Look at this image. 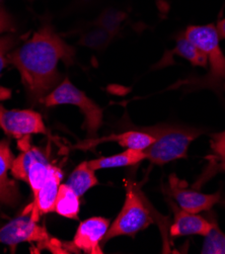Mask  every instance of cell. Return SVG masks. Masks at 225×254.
Returning <instances> with one entry per match:
<instances>
[{"label":"cell","instance_id":"obj_17","mask_svg":"<svg viewBox=\"0 0 225 254\" xmlns=\"http://www.w3.org/2000/svg\"><path fill=\"white\" fill-rule=\"evenodd\" d=\"M79 209V196L66 184L60 185L57 198L55 201L54 213H57L58 215L68 219L78 220Z\"/></svg>","mask_w":225,"mask_h":254},{"label":"cell","instance_id":"obj_5","mask_svg":"<svg viewBox=\"0 0 225 254\" xmlns=\"http://www.w3.org/2000/svg\"><path fill=\"white\" fill-rule=\"evenodd\" d=\"M26 242L38 243L39 248L52 253H67L64 242L52 237L31 214L24 212L0 228V244L8 246L13 252L18 244Z\"/></svg>","mask_w":225,"mask_h":254},{"label":"cell","instance_id":"obj_13","mask_svg":"<svg viewBox=\"0 0 225 254\" xmlns=\"http://www.w3.org/2000/svg\"><path fill=\"white\" fill-rule=\"evenodd\" d=\"M173 209V224L171 225L169 233L172 237H182L190 235L206 236L212 223L205 218L187 212L181 208L172 207Z\"/></svg>","mask_w":225,"mask_h":254},{"label":"cell","instance_id":"obj_9","mask_svg":"<svg viewBox=\"0 0 225 254\" xmlns=\"http://www.w3.org/2000/svg\"><path fill=\"white\" fill-rule=\"evenodd\" d=\"M110 228V220L102 217H92L82 221L71 242H64L67 253L84 252L88 254L104 253L101 242Z\"/></svg>","mask_w":225,"mask_h":254},{"label":"cell","instance_id":"obj_28","mask_svg":"<svg viewBox=\"0 0 225 254\" xmlns=\"http://www.w3.org/2000/svg\"><path fill=\"white\" fill-rule=\"evenodd\" d=\"M0 1H2V0H0Z\"/></svg>","mask_w":225,"mask_h":254},{"label":"cell","instance_id":"obj_7","mask_svg":"<svg viewBox=\"0 0 225 254\" xmlns=\"http://www.w3.org/2000/svg\"><path fill=\"white\" fill-rule=\"evenodd\" d=\"M30 137L18 139L20 154L14 158L10 171L14 179L26 182L30 186L34 197L44 185L52 163L43 150L32 145Z\"/></svg>","mask_w":225,"mask_h":254},{"label":"cell","instance_id":"obj_20","mask_svg":"<svg viewBox=\"0 0 225 254\" xmlns=\"http://www.w3.org/2000/svg\"><path fill=\"white\" fill-rule=\"evenodd\" d=\"M126 18L127 14L124 11L111 7L101 12V14L96 17L94 24L107 30L113 36H117L119 35L122 24Z\"/></svg>","mask_w":225,"mask_h":254},{"label":"cell","instance_id":"obj_19","mask_svg":"<svg viewBox=\"0 0 225 254\" xmlns=\"http://www.w3.org/2000/svg\"><path fill=\"white\" fill-rule=\"evenodd\" d=\"M115 36H113L107 30L94 24L90 29L83 32L78 44L95 51H102L112 43Z\"/></svg>","mask_w":225,"mask_h":254},{"label":"cell","instance_id":"obj_24","mask_svg":"<svg viewBox=\"0 0 225 254\" xmlns=\"http://www.w3.org/2000/svg\"><path fill=\"white\" fill-rule=\"evenodd\" d=\"M13 28L14 23L12 17L3 7L0 6V34L9 32Z\"/></svg>","mask_w":225,"mask_h":254},{"label":"cell","instance_id":"obj_2","mask_svg":"<svg viewBox=\"0 0 225 254\" xmlns=\"http://www.w3.org/2000/svg\"><path fill=\"white\" fill-rule=\"evenodd\" d=\"M155 140L144 150L146 159L154 165H164L168 162L187 158L190 144L201 132L180 126L158 125L144 129Z\"/></svg>","mask_w":225,"mask_h":254},{"label":"cell","instance_id":"obj_3","mask_svg":"<svg viewBox=\"0 0 225 254\" xmlns=\"http://www.w3.org/2000/svg\"><path fill=\"white\" fill-rule=\"evenodd\" d=\"M184 35L206 54L210 71L201 79L183 82L182 84H190L196 88H209L220 92L222 82L225 80V56L220 48L216 28L213 24L190 25Z\"/></svg>","mask_w":225,"mask_h":254},{"label":"cell","instance_id":"obj_21","mask_svg":"<svg viewBox=\"0 0 225 254\" xmlns=\"http://www.w3.org/2000/svg\"><path fill=\"white\" fill-rule=\"evenodd\" d=\"M212 226L209 233L205 236L204 245L201 250L202 254H225V234L220 230V228L212 219Z\"/></svg>","mask_w":225,"mask_h":254},{"label":"cell","instance_id":"obj_6","mask_svg":"<svg viewBox=\"0 0 225 254\" xmlns=\"http://www.w3.org/2000/svg\"><path fill=\"white\" fill-rule=\"evenodd\" d=\"M47 108L61 105L77 107L84 116V127L88 138H94L104 120V110L89 98L82 90L77 88L68 78H64L43 100Z\"/></svg>","mask_w":225,"mask_h":254},{"label":"cell","instance_id":"obj_14","mask_svg":"<svg viewBox=\"0 0 225 254\" xmlns=\"http://www.w3.org/2000/svg\"><path fill=\"white\" fill-rule=\"evenodd\" d=\"M13 160L9 140L0 141V204L7 206L15 205L19 198L16 183L8 177Z\"/></svg>","mask_w":225,"mask_h":254},{"label":"cell","instance_id":"obj_12","mask_svg":"<svg viewBox=\"0 0 225 254\" xmlns=\"http://www.w3.org/2000/svg\"><path fill=\"white\" fill-rule=\"evenodd\" d=\"M155 138L146 131L140 130H130L121 134H112L110 136H106L99 139L88 138L77 145L74 146V149L79 150H89L98 144L107 143V142H116L120 146L126 149H135L144 151L150 145L154 142Z\"/></svg>","mask_w":225,"mask_h":254},{"label":"cell","instance_id":"obj_25","mask_svg":"<svg viewBox=\"0 0 225 254\" xmlns=\"http://www.w3.org/2000/svg\"><path fill=\"white\" fill-rule=\"evenodd\" d=\"M216 32H217L219 40L225 39V18H222L217 22Z\"/></svg>","mask_w":225,"mask_h":254},{"label":"cell","instance_id":"obj_16","mask_svg":"<svg viewBox=\"0 0 225 254\" xmlns=\"http://www.w3.org/2000/svg\"><path fill=\"white\" fill-rule=\"evenodd\" d=\"M66 185L72 189L79 197H81L87 190L98 185V180L94 170L88 166L87 161H84L72 171Z\"/></svg>","mask_w":225,"mask_h":254},{"label":"cell","instance_id":"obj_23","mask_svg":"<svg viewBox=\"0 0 225 254\" xmlns=\"http://www.w3.org/2000/svg\"><path fill=\"white\" fill-rule=\"evenodd\" d=\"M212 149L215 152L216 157L225 160V130L212 136Z\"/></svg>","mask_w":225,"mask_h":254},{"label":"cell","instance_id":"obj_10","mask_svg":"<svg viewBox=\"0 0 225 254\" xmlns=\"http://www.w3.org/2000/svg\"><path fill=\"white\" fill-rule=\"evenodd\" d=\"M168 190L170 195L178 202L179 207L193 214L210 211L212 207L220 200L219 192L207 194L194 190H189L185 187V183H182L174 174L169 176Z\"/></svg>","mask_w":225,"mask_h":254},{"label":"cell","instance_id":"obj_27","mask_svg":"<svg viewBox=\"0 0 225 254\" xmlns=\"http://www.w3.org/2000/svg\"><path fill=\"white\" fill-rule=\"evenodd\" d=\"M220 169H222V170H224L225 171V160H222V162L220 163Z\"/></svg>","mask_w":225,"mask_h":254},{"label":"cell","instance_id":"obj_1","mask_svg":"<svg viewBox=\"0 0 225 254\" xmlns=\"http://www.w3.org/2000/svg\"><path fill=\"white\" fill-rule=\"evenodd\" d=\"M74 56V48L64 42L51 24H45L30 40L10 51L7 61L19 72L30 99L41 104L59 84V62L69 66L73 63Z\"/></svg>","mask_w":225,"mask_h":254},{"label":"cell","instance_id":"obj_8","mask_svg":"<svg viewBox=\"0 0 225 254\" xmlns=\"http://www.w3.org/2000/svg\"><path fill=\"white\" fill-rule=\"evenodd\" d=\"M0 130L15 139L31 135H47L42 116L33 110H7L0 104Z\"/></svg>","mask_w":225,"mask_h":254},{"label":"cell","instance_id":"obj_26","mask_svg":"<svg viewBox=\"0 0 225 254\" xmlns=\"http://www.w3.org/2000/svg\"><path fill=\"white\" fill-rule=\"evenodd\" d=\"M76 1H77V3H79V4L85 5V4H88V3L92 2L93 0H76Z\"/></svg>","mask_w":225,"mask_h":254},{"label":"cell","instance_id":"obj_15","mask_svg":"<svg viewBox=\"0 0 225 254\" xmlns=\"http://www.w3.org/2000/svg\"><path fill=\"white\" fill-rule=\"evenodd\" d=\"M146 159L144 151L135 150V149H126L122 153L96 158L90 161H87L88 166L94 171L99 169H107V168H116V167H125V166H132L140 163Z\"/></svg>","mask_w":225,"mask_h":254},{"label":"cell","instance_id":"obj_4","mask_svg":"<svg viewBox=\"0 0 225 254\" xmlns=\"http://www.w3.org/2000/svg\"><path fill=\"white\" fill-rule=\"evenodd\" d=\"M152 208L148 205L147 199L138 189V187L127 182L126 184V198L124 206L109 228L103 243L119 236H134L138 232L154 222Z\"/></svg>","mask_w":225,"mask_h":254},{"label":"cell","instance_id":"obj_18","mask_svg":"<svg viewBox=\"0 0 225 254\" xmlns=\"http://www.w3.org/2000/svg\"><path fill=\"white\" fill-rule=\"evenodd\" d=\"M170 54L178 55L188 60L194 66L206 67L208 64L206 54L198 47H196L190 40H188L185 35L179 37L176 47L171 51Z\"/></svg>","mask_w":225,"mask_h":254},{"label":"cell","instance_id":"obj_11","mask_svg":"<svg viewBox=\"0 0 225 254\" xmlns=\"http://www.w3.org/2000/svg\"><path fill=\"white\" fill-rule=\"evenodd\" d=\"M63 177V173L56 165L51 166L49 175L44 185L34 196L33 202L26 209V213L31 214L33 219L39 221L42 215L54 212L55 201L60 188V183Z\"/></svg>","mask_w":225,"mask_h":254},{"label":"cell","instance_id":"obj_22","mask_svg":"<svg viewBox=\"0 0 225 254\" xmlns=\"http://www.w3.org/2000/svg\"><path fill=\"white\" fill-rule=\"evenodd\" d=\"M16 43V38L13 36H4L0 38V76L6 64H8L7 56Z\"/></svg>","mask_w":225,"mask_h":254}]
</instances>
